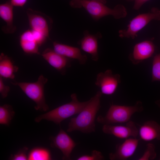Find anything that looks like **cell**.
I'll return each mask as SVG.
<instances>
[{
    "instance_id": "1",
    "label": "cell",
    "mask_w": 160,
    "mask_h": 160,
    "mask_svg": "<svg viewBox=\"0 0 160 160\" xmlns=\"http://www.w3.org/2000/svg\"><path fill=\"white\" fill-rule=\"evenodd\" d=\"M102 95L100 91L97 92L89 100L88 103L77 116L70 119L67 132H71L77 130L89 133L95 131V120L101 107L100 98Z\"/></svg>"
},
{
    "instance_id": "2",
    "label": "cell",
    "mask_w": 160,
    "mask_h": 160,
    "mask_svg": "<svg viewBox=\"0 0 160 160\" xmlns=\"http://www.w3.org/2000/svg\"><path fill=\"white\" fill-rule=\"evenodd\" d=\"M71 100L70 102L36 117L35 121L36 122H39L41 120L45 119L60 125L63 120L79 113L89 102V100L84 102H79L76 93L71 94Z\"/></svg>"
},
{
    "instance_id": "3",
    "label": "cell",
    "mask_w": 160,
    "mask_h": 160,
    "mask_svg": "<svg viewBox=\"0 0 160 160\" xmlns=\"http://www.w3.org/2000/svg\"><path fill=\"white\" fill-rule=\"evenodd\" d=\"M143 110L142 102L140 101L132 106L112 104L105 115L99 116L97 121L103 125L127 122L135 113L142 112Z\"/></svg>"
},
{
    "instance_id": "4",
    "label": "cell",
    "mask_w": 160,
    "mask_h": 160,
    "mask_svg": "<svg viewBox=\"0 0 160 160\" xmlns=\"http://www.w3.org/2000/svg\"><path fill=\"white\" fill-rule=\"evenodd\" d=\"M47 81V78L41 75L35 82H16L11 83L13 85L18 86L27 96L35 103L34 108L36 110L46 111L49 108L46 103L44 86Z\"/></svg>"
},
{
    "instance_id": "5",
    "label": "cell",
    "mask_w": 160,
    "mask_h": 160,
    "mask_svg": "<svg viewBox=\"0 0 160 160\" xmlns=\"http://www.w3.org/2000/svg\"><path fill=\"white\" fill-rule=\"evenodd\" d=\"M81 4L82 7L96 21L108 15H111L116 19H119L125 17L127 15L126 8L121 4L111 9L104 3L92 0H82Z\"/></svg>"
},
{
    "instance_id": "6",
    "label": "cell",
    "mask_w": 160,
    "mask_h": 160,
    "mask_svg": "<svg viewBox=\"0 0 160 160\" xmlns=\"http://www.w3.org/2000/svg\"><path fill=\"white\" fill-rule=\"evenodd\" d=\"M160 20V10L153 7L148 12L139 14L131 20L126 29L119 31V36L121 38L134 39L137 36L138 32L152 20Z\"/></svg>"
},
{
    "instance_id": "7",
    "label": "cell",
    "mask_w": 160,
    "mask_h": 160,
    "mask_svg": "<svg viewBox=\"0 0 160 160\" xmlns=\"http://www.w3.org/2000/svg\"><path fill=\"white\" fill-rule=\"evenodd\" d=\"M121 81L119 74H113L111 70L108 69L97 75L95 84L102 94L111 95L115 92Z\"/></svg>"
},
{
    "instance_id": "8",
    "label": "cell",
    "mask_w": 160,
    "mask_h": 160,
    "mask_svg": "<svg viewBox=\"0 0 160 160\" xmlns=\"http://www.w3.org/2000/svg\"><path fill=\"white\" fill-rule=\"evenodd\" d=\"M26 13L31 29L41 32L49 38L52 23L51 19L44 14L31 8L27 9Z\"/></svg>"
},
{
    "instance_id": "9",
    "label": "cell",
    "mask_w": 160,
    "mask_h": 160,
    "mask_svg": "<svg viewBox=\"0 0 160 160\" xmlns=\"http://www.w3.org/2000/svg\"><path fill=\"white\" fill-rule=\"evenodd\" d=\"M102 130L105 133L121 139L130 137L136 138L139 134V130L135 123L130 121L127 122L125 125L104 124Z\"/></svg>"
},
{
    "instance_id": "10",
    "label": "cell",
    "mask_w": 160,
    "mask_h": 160,
    "mask_svg": "<svg viewBox=\"0 0 160 160\" xmlns=\"http://www.w3.org/2000/svg\"><path fill=\"white\" fill-rule=\"evenodd\" d=\"M51 146L59 149L63 154V159H71V155L76 144L71 137L63 129L60 128L58 134L51 138Z\"/></svg>"
},
{
    "instance_id": "11",
    "label": "cell",
    "mask_w": 160,
    "mask_h": 160,
    "mask_svg": "<svg viewBox=\"0 0 160 160\" xmlns=\"http://www.w3.org/2000/svg\"><path fill=\"white\" fill-rule=\"evenodd\" d=\"M155 48L154 44L151 41L140 42L135 45L132 52L129 56V59L133 64H137L151 57Z\"/></svg>"
},
{
    "instance_id": "12",
    "label": "cell",
    "mask_w": 160,
    "mask_h": 160,
    "mask_svg": "<svg viewBox=\"0 0 160 160\" xmlns=\"http://www.w3.org/2000/svg\"><path fill=\"white\" fill-rule=\"evenodd\" d=\"M139 139L129 138L122 143L117 144L114 153L109 154L111 160H126L132 156L135 152L138 145Z\"/></svg>"
},
{
    "instance_id": "13",
    "label": "cell",
    "mask_w": 160,
    "mask_h": 160,
    "mask_svg": "<svg viewBox=\"0 0 160 160\" xmlns=\"http://www.w3.org/2000/svg\"><path fill=\"white\" fill-rule=\"evenodd\" d=\"M41 55L43 58L52 67L63 73L71 66L69 58L66 57L50 48L45 49Z\"/></svg>"
},
{
    "instance_id": "14",
    "label": "cell",
    "mask_w": 160,
    "mask_h": 160,
    "mask_svg": "<svg viewBox=\"0 0 160 160\" xmlns=\"http://www.w3.org/2000/svg\"><path fill=\"white\" fill-rule=\"evenodd\" d=\"M84 37L79 42L82 50L90 55L92 59L94 61H97L99 59L98 51V40L101 37V34H90L87 31H84Z\"/></svg>"
},
{
    "instance_id": "15",
    "label": "cell",
    "mask_w": 160,
    "mask_h": 160,
    "mask_svg": "<svg viewBox=\"0 0 160 160\" xmlns=\"http://www.w3.org/2000/svg\"><path fill=\"white\" fill-rule=\"evenodd\" d=\"M53 49L57 52L69 59H76L81 64H85L87 57L81 53L79 48L56 42L53 43Z\"/></svg>"
},
{
    "instance_id": "16",
    "label": "cell",
    "mask_w": 160,
    "mask_h": 160,
    "mask_svg": "<svg viewBox=\"0 0 160 160\" xmlns=\"http://www.w3.org/2000/svg\"><path fill=\"white\" fill-rule=\"evenodd\" d=\"M140 138L146 141L160 140V125L154 121H145L139 130Z\"/></svg>"
},
{
    "instance_id": "17",
    "label": "cell",
    "mask_w": 160,
    "mask_h": 160,
    "mask_svg": "<svg viewBox=\"0 0 160 160\" xmlns=\"http://www.w3.org/2000/svg\"><path fill=\"white\" fill-rule=\"evenodd\" d=\"M13 7L10 1L0 5V17L6 23L2 30L6 33H12L16 30L13 23Z\"/></svg>"
},
{
    "instance_id": "18",
    "label": "cell",
    "mask_w": 160,
    "mask_h": 160,
    "mask_svg": "<svg viewBox=\"0 0 160 160\" xmlns=\"http://www.w3.org/2000/svg\"><path fill=\"white\" fill-rule=\"evenodd\" d=\"M20 44L23 50L28 54H39V45L35 40L31 30L24 32L20 37Z\"/></svg>"
},
{
    "instance_id": "19",
    "label": "cell",
    "mask_w": 160,
    "mask_h": 160,
    "mask_svg": "<svg viewBox=\"0 0 160 160\" xmlns=\"http://www.w3.org/2000/svg\"><path fill=\"white\" fill-rule=\"evenodd\" d=\"M18 67L15 65L11 59L7 55L1 53L0 55V76L5 79H13L15 73Z\"/></svg>"
},
{
    "instance_id": "20",
    "label": "cell",
    "mask_w": 160,
    "mask_h": 160,
    "mask_svg": "<svg viewBox=\"0 0 160 160\" xmlns=\"http://www.w3.org/2000/svg\"><path fill=\"white\" fill-rule=\"evenodd\" d=\"M51 159L49 150L43 148H34L28 155V160H49Z\"/></svg>"
},
{
    "instance_id": "21",
    "label": "cell",
    "mask_w": 160,
    "mask_h": 160,
    "mask_svg": "<svg viewBox=\"0 0 160 160\" xmlns=\"http://www.w3.org/2000/svg\"><path fill=\"white\" fill-rule=\"evenodd\" d=\"M15 114V112L11 105L5 104L0 106V124L9 125Z\"/></svg>"
},
{
    "instance_id": "22",
    "label": "cell",
    "mask_w": 160,
    "mask_h": 160,
    "mask_svg": "<svg viewBox=\"0 0 160 160\" xmlns=\"http://www.w3.org/2000/svg\"><path fill=\"white\" fill-rule=\"evenodd\" d=\"M160 81V53L153 57L152 70V82Z\"/></svg>"
},
{
    "instance_id": "23",
    "label": "cell",
    "mask_w": 160,
    "mask_h": 160,
    "mask_svg": "<svg viewBox=\"0 0 160 160\" xmlns=\"http://www.w3.org/2000/svg\"><path fill=\"white\" fill-rule=\"evenodd\" d=\"M157 154L155 151V146L151 143H148L145 150L143 155L138 160H152L156 157Z\"/></svg>"
},
{
    "instance_id": "24",
    "label": "cell",
    "mask_w": 160,
    "mask_h": 160,
    "mask_svg": "<svg viewBox=\"0 0 160 160\" xmlns=\"http://www.w3.org/2000/svg\"><path fill=\"white\" fill-rule=\"evenodd\" d=\"M104 158L102 153L96 150H93L91 155H85L78 158L77 160H102Z\"/></svg>"
},
{
    "instance_id": "25",
    "label": "cell",
    "mask_w": 160,
    "mask_h": 160,
    "mask_svg": "<svg viewBox=\"0 0 160 160\" xmlns=\"http://www.w3.org/2000/svg\"><path fill=\"white\" fill-rule=\"evenodd\" d=\"M28 148L25 147L20 149L17 153L12 155L10 159L13 160H28V155L27 152Z\"/></svg>"
},
{
    "instance_id": "26",
    "label": "cell",
    "mask_w": 160,
    "mask_h": 160,
    "mask_svg": "<svg viewBox=\"0 0 160 160\" xmlns=\"http://www.w3.org/2000/svg\"><path fill=\"white\" fill-rule=\"evenodd\" d=\"M34 38L39 46L43 44L48 38L43 33L36 31L31 29Z\"/></svg>"
},
{
    "instance_id": "27",
    "label": "cell",
    "mask_w": 160,
    "mask_h": 160,
    "mask_svg": "<svg viewBox=\"0 0 160 160\" xmlns=\"http://www.w3.org/2000/svg\"><path fill=\"white\" fill-rule=\"evenodd\" d=\"M10 90V87L4 84L3 78L0 76V93L3 98L7 96Z\"/></svg>"
},
{
    "instance_id": "28",
    "label": "cell",
    "mask_w": 160,
    "mask_h": 160,
    "mask_svg": "<svg viewBox=\"0 0 160 160\" xmlns=\"http://www.w3.org/2000/svg\"><path fill=\"white\" fill-rule=\"evenodd\" d=\"M27 1V0H10V2L13 6L23 7Z\"/></svg>"
},
{
    "instance_id": "29",
    "label": "cell",
    "mask_w": 160,
    "mask_h": 160,
    "mask_svg": "<svg viewBox=\"0 0 160 160\" xmlns=\"http://www.w3.org/2000/svg\"><path fill=\"white\" fill-rule=\"evenodd\" d=\"M149 0H133L134 4L133 9L135 10H139L141 6Z\"/></svg>"
},
{
    "instance_id": "30",
    "label": "cell",
    "mask_w": 160,
    "mask_h": 160,
    "mask_svg": "<svg viewBox=\"0 0 160 160\" xmlns=\"http://www.w3.org/2000/svg\"><path fill=\"white\" fill-rule=\"evenodd\" d=\"M81 1L82 0H71L70 4L73 8H80L82 7Z\"/></svg>"
},
{
    "instance_id": "31",
    "label": "cell",
    "mask_w": 160,
    "mask_h": 160,
    "mask_svg": "<svg viewBox=\"0 0 160 160\" xmlns=\"http://www.w3.org/2000/svg\"><path fill=\"white\" fill-rule=\"evenodd\" d=\"M93 0L95 1L100 2L103 3H104V4H105L106 2L105 0Z\"/></svg>"
},
{
    "instance_id": "32",
    "label": "cell",
    "mask_w": 160,
    "mask_h": 160,
    "mask_svg": "<svg viewBox=\"0 0 160 160\" xmlns=\"http://www.w3.org/2000/svg\"><path fill=\"white\" fill-rule=\"evenodd\" d=\"M156 104L160 108V100L156 102Z\"/></svg>"
},
{
    "instance_id": "33",
    "label": "cell",
    "mask_w": 160,
    "mask_h": 160,
    "mask_svg": "<svg viewBox=\"0 0 160 160\" xmlns=\"http://www.w3.org/2000/svg\"><path fill=\"white\" fill-rule=\"evenodd\" d=\"M159 159L160 160V159Z\"/></svg>"
},
{
    "instance_id": "34",
    "label": "cell",
    "mask_w": 160,
    "mask_h": 160,
    "mask_svg": "<svg viewBox=\"0 0 160 160\" xmlns=\"http://www.w3.org/2000/svg\"></svg>"
}]
</instances>
